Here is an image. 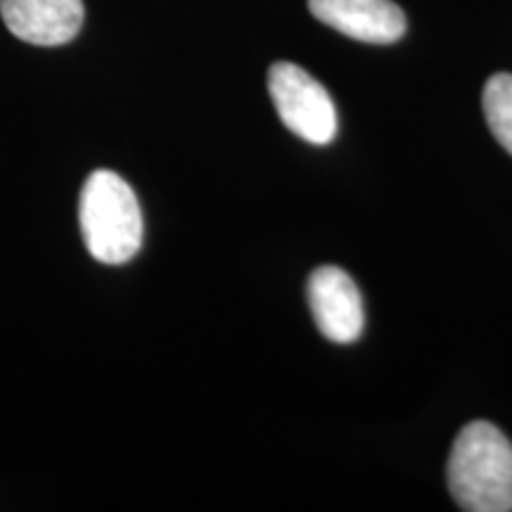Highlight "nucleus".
Returning a JSON list of instances; mask_svg holds the SVG:
<instances>
[{
    "label": "nucleus",
    "instance_id": "1",
    "mask_svg": "<svg viewBox=\"0 0 512 512\" xmlns=\"http://www.w3.org/2000/svg\"><path fill=\"white\" fill-rule=\"evenodd\" d=\"M448 491L460 510H512V444L491 422L465 425L448 456Z\"/></svg>",
    "mask_w": 512,
    "mask_h": 512
},
{
    "label": "nucleus",
    "instance_id": "2",
    "mask_svg": "<svg viewBox=\"0 0 512 512\" xmlns=\"http://www.w3.org/2000/svg\"><path fill=\"white\" fill-rule=\"evenodd\" d=\"M79 223L86 249L100 264H126L143 245V211L136 192L110 169L88 176L79 200Z\"/></svg>",
    "mask_w": 512,
    "mask_h": 512
},
{
    "label": "nucleus",
    "instance_id": "3",
    "mask_svg": "<svg viewBox=\"0 0 512 512\" xmlns=\"http://www.w3.org/2000/svg\"><path fill=\"white\" fill-rule=\"evenodd\" d=\"M268 93L278 117L311 145H328L337 136V110L323 83L292 62H275L268 69Z\"/></svg>",
    "mask_w": 512,
    "mask_h": 512
},
{
    "label": "nucleus",
    "instance_id": "4",
    "mask_svg": "<svg viewBox=\"0 0 512 512\" xmlns=\"http://www.w3.org/2000/svg\"><path fill=\"white\" fill-rule=\"evenodd\" d=\"M306 297L323 337L337 344H351L361 337L363 316L361 292L351 275L337 266H320L311 273Z\"/></svg>",
    "mask_w": 512,
    "mask_h": 512
},
{
    "label": "nucleus",
    "instance_id": "5",
    "mask_svg": "<svg viewBox=\"0 0 512 512\" xmlns=\"http://www.w3.org/2000/svg\"><path fill=\"white\" fill-rule=\"evenodd\" d=\"M311 15L361 43L389 46L406 34V15L392 0H309Z\"/></svg>",
    "mask_w": 512,
    "mask_h": 512
},
{
    "label": "nucleus",
    "instance_id": "6",
    "mask_svg": "<svg viewBox=\"0 0 512 512\" xmlns=\"http://www.w3.org/2000/svg\"><path fill=\"white\" fill-rule=\"evenodd\" d=\"M0 17L19 41L55 48L79 36L83 0H0Z\"/></svg>",
    "mask_w": 512,
    "mask_h": 512
},
{
    "label": "nucleus",
    "instance_id": "7",
    "mask_svg": "<svg viewBox=\"0 0 512 512\" xmlns=\"http://www.w3.org/2000/svg\"><path fill=\"white\" fill-rule=\"evenodd\" d=\"M482 105L489 131L512 155V74H496L486 81Z\"/></svg>",
    "mask_w": 512,
    "mask_h": 512
}]
</instances>
